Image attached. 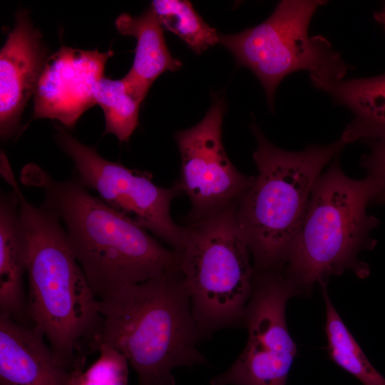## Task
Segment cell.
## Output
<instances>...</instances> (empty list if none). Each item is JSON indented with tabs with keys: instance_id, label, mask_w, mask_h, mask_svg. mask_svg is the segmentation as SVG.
Masks as SVG:
<instances>
[{
	"instance_id": "obj_10",
	"label": "cell",
	"mask_w": 385,
	"mask_h": 385,
	"mask_svg": "<svg viewBox=\"0 0 385 385\" xmlns=\"http://www.w3.org/2000/svg\"><path fill=\"white\" fill-rule=\"evenodd\" d=\"M225 109L224 100L215 97L199 123L174 135L181 158L176 183L192 205L188 220L236 202L254 181L255 176L245 175L235 168L224 149L222 125Z\"/></svg>"
},
{
	"instance_id": "obj_18",
	"label": "cell",
	"mask_w": 385,
	"mask_h": 385,
	"mask_svg": "<svg viewBox=\"0 0 385 385\" xmlns=\"http://www.w3.org/2000/svg\"><path fill=\"white\" fill-rule=\"evenodd\" d=\"M93 97L104 113L105 133L128 141L138 125L144 98L123 77L113 80L104 76L96 83Z\"/></svg>"
},
{
	"instance_id": "obj_15",
	"label": "cell",
	"mask_w": 385,
	"mask_h": 385,
	"mask_svg": "<svg viewBox=\"0 0 385 385\" xmlns=\"http://www.w3.org/2000/svg\"><path fill=\"white\" fill-rule=\"evenodd\" d=\"M310 79L315 88L326 92L352 112L353 120L341 136L346 144L385 138V73L337 81Z\"/></svg>"
},
{
	"instance_id": "obj_22",
	"label": "cell",
	"mask_w": 385,
	"mask_h": 385,
	"mask_svg": "<svg viewBox=\"0 0 385 385\" xmlns=\"http://www.w3.org/2000/svg\"><path fill=\"white\" fill-rule=\"evenodd\" d=\"M374 16L375 20L385 29V6L381 11L376 12Z\"/></svg>"
},
{
	"instance_id": "obj_12",
	"label": "cell",
	"mask_w": 385,
	"mask_h": 385,
	"mask_svg": "<svg viewBox=\"0 0 385 385\" xmlns=\"http://www.w3.org/2000/svg\"><path fill=\"white\" fill-rule=\"evenodd\" d=\"M49 56L40 31L26 11L16 14L14 29L0 51V134L6 140L19 128L21 114Z\"/></svg>"
},
{
	"instance_id": "obj_16",
	"label": "cell",
	"mask_w": 385,
	"mask_h": 385,
	"mask_svg": "<svg viewBox=\"0 0 385 385\" xmlns=\"http://www.w3.org/2000/svg\"><path fill=\"white\" fill-rule=\"evenodd\" d=\"M115 25L119 33L136 39L131 68L124 78L144 98L153 83L163 73L176 71L181 61L169 51L163 27L150 6L141 15H119Z\"/></svg>"
},
{
	"instance_id": "obj_17",
	"label": "cell",
	"mask_w": 385,
	"mask_h": 385,
	"mask_svg": "<svg viewBox=\"0 0 385 385\" xmlns=\"http://www.w3.org/2000/svg\"><path fill=\"white\" fill-rule=\"evenodd\" d=\"M321 287L326 307L324 331L329 358L363 385H385V378L369 362L335 309L326 284Z\"/></svg>"
},
{
	"instance_id": "obj_7",
	"label": "cell",
	"mask_w": 385,
	"mask_h": 385,
	"mask_svg": "<svg viewBox=\"0 0 385 385\" xmlns=\"http://www.w3.org/2000/svg\"><path fill=\"white\" fill-rule=\"evenodd\" d=\"M320 0H282L261 24L241 32L219 35L218 43L249 68L262 84L269 106L288 75L301 71L309 77L342 80L349 68L323 36H309V26Z\"/></svg>"
},
{
	"instance_id": "obj_5",
	"label": "cell",
	"mask_w": 385,
	"mask_h": 385,
	"mask_svg": "<svg viewBox=\"0 0 385 385\" xmlns=\"http://www.w3.org/2000/svg\"><path fill=\"white\" fill-rule=\"evenodd\" d=\"M253 153L258 175L236 202L240 232L253 259L254 272L282 268L322 168L346 145L341 138L299 152L270 143L255 124Z\"/></svg>"
},
{
	"instance_id": "obj_2",
	"label": "cell",
	"mask_w": 385,
	"mask_h": 385,
	"mask_svg": "<svg viewBox=\"0 0 385 385\" xmlns=\"http://www.w3.org/2000/svg\"><path fill=\"white\" fill-rule=\"evenodd\" d=\"M21 181L43 191L42 205L65 225L71 249L98 299L120 286L180 272L178 252L163 246L77 180H56L29 163L21 170Z\"/></svg>"
},
{
	"instance_id": "obj_1",
	"label": "cell",
	"mask_w": 385,
	"mask_h": 385,
	"mask_svg": "<svg viewBox=\"0 0 385 385\" xmlns=\"http://www.w3.org/2000/svg\"><path fill=\"white\" fill-rule=\"evenodd\" d=\"M5 181L16 194L27 242V314L48 340L56 360L83 371L98 351L103 319L85 274L56 212L37 207L22 194L14 173Z\"/></svg>"
},
{
	"instance_id": "obj_20",
	"label": "cell",
	"mask_w": 385,
	"mask_h": 385,
	"mask_svg": "<svg viewBox=\"0 0 385 385\" xmlns=\"http://www.w3.org/2000/svg\"><path fill=\"white\" fill-rule=\"evenodd\" d=\"M98 359L86 370L77 372L71 385H128V361L115 348L101 344Z\"/></svg>"
},
{
	"instance_id": "obj_9",
	"label": "cell",
	"mask_w": 385,
	"mask_h": 385,
	"mask_svg": "<svg viewBox=\"0 0 385 385\" xmlns=\"http://www.w3.org/2000/svg\"><path fill=\"white\" fill-rule=\"evenodd\" d=\"M297 292L283 268L254 272L252 291L242 324L247 343L233 364L210 385H286L297 355L285 309Z\"/></svg>"
},
{
	"instance_id": "obj_3",
	"label": "cell",
	"mask_w": 385,
	"mask_h": 385,
	"mask_svg": "<svg viewBox=\"0 0 385 385\" xmlns=\"http://www.w3.org/2000/svg\"><path fill=\"white\" fill-rule=\"evenodd\" d=\"M98 309L99 346L123 354L139 385H175L174 368L208 364L196 347L200 337L180 271L120 286L98 299Z\"/></svg>"
},
{
	"instance_id": "obj_21",
	"label": "cell",
	"mask_w": 385,
	"mask_h": 385,
	"mask_svg": "<svg viewBox=\"0 0 385 385\" xmlns=\"http://www.w3.org/2000/svg\"><path fill=\"white\" fill-rule=\"evenodd\" d=\"M367 142L371 151L362 158L361 164L379 183V190L373 203H385V138Z\"/></svg>"
},
{
	"instance_id": "obj_4",
	"label": "cell",
	"mask_w": 385,
	"mask_h": 385,
	"mask_svg": "<svg viewBox=\"0 0 385 385\" xmlns=\"http://www.w3.org/2000/svg\"><path fill=\"white\" fill-rule=\"evenodd\" d=\"M379 190L375 178L347 177L335 158L319 175L311 191L298 231L283 267L297 294H307L332 275L354 270L361 277L368 267L358 260L360 252L374 243L370 232L379 220L366 212Z\"/></svg>"
},
{
	"instance_id": "obj_19",
	"label": "cell",
	"mask_w": 385,
	"mask_h": 385,
	"mask_svg": "<svg viewBox=\"0 0 385 385\" xmlns=\"http://www.w3.org/2000/svg\"><path fill=\"white\" fill-rule=\"evenodd\" d=\"M163 28L183 40L196 54L219 41V34L208 25L188 1L154 0L150 4Z\"/></svg>"
},
{
	"instance_id": "obj_6",
	"label": "cell",
	"mask_w": 385,
	"mask_h": 385,
	"mask_svg": "<svg viewBox=\"0 0 385 385\" xmlns=\"http://www.w3.org/2000/svg\"><path fill=\"white\" fill-rule=\"evenodd\" d=\"M180 271L200 339L242 324L254 278L236 202L188 220Z\"/></svg>"
},
{
	"instance_id": "obj_14",
	"label": "cell",
	"mask_w": 385,
	"mask_h": 385,
	"mask_svg": "<svg viewBox=\"0 0 385 385\" xmlns=\"http://www.w3.org/2000/svg\"><path fill=\"white\" fill-rule=\"evenodd\" d=\"M27 268V242L14 190L0 198V314L31 325L24 277Z\"/></svg>"
},
{
	"instance_id": "obj_8",
	"label": "cell",
	"mask_w": 385,
	"mask_h": 385,
	"mask_svg": "<svg viewBox=\"0 0 385 385\" xmlns=\"http://www.w3.org/2000/svg\"><path fill=\"white\" fill-rule=\"evenodd\" d=\"M56 140L71 158L77 180L86 189L98 192L108 206L133 223L151 232L179 252L185 230L172 219V200L182 194L177 183L171 188L154 184L146 171L128 168L101 156L95 148L86 145L61 128Z\"/></svg>"
},
{
	"instance_id": "obj_11",
	"label": "cell",
	"mask_w": 385,
	"mask_h": 385,
	"mask_svg": "<svg viewBox=\"0 0 385 385\" xmlns=\"http://www.w3.org/2000/svg\"><path fill=\"white\" fill-rule=\"evenodd\" d=\"M112 50H82L61 46L49 56L38 79L32 120L50 118L71 128L96 104L93 88L103 77Z\"/></svg>"
},
{
	"instance_id": "obj_13",
	"label": "cell",
	"mask_w": 385,
	"mask_h": 385,
	"mask_svg": "<svg viewBox=\"0 0 385 385\" xmlns=\"http://www.w3.org/2000/svg\"><path fill=\"white\" fill-rule=\"evenodd\" d=\"M44 339L38 328L0 314V385H71L81 371L61 365Z\"/></svg>"
}]
</instances>
